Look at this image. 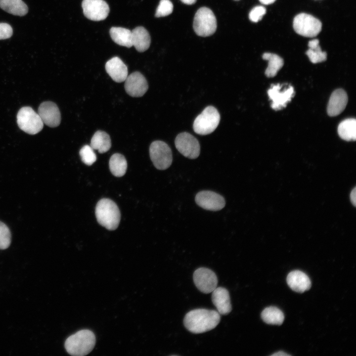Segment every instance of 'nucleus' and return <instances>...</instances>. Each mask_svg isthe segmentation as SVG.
I'll use <instances>...</instances> for the list:
<instances>
[{"instance_id":"obj_1","label":"nucleus","mask_w":356,"mask_h":356,"mask_svg":"<svg viewBox=\"0 0 356 356\" xmlns=\"http://www.w3.org/2000/svg\"><path fill=\"white\" fill-rule=\"evenodd\" d=\"M220 319V314L217 311L199 309L187 312L184 318L183 323L188 331L199 334L215 328Z\"/></svg>"},{"instance_id":"obj_2","label":"nucleus","mask_w":356,"mask_h":356,"mask_svg":"<svg viewBox=\"0 0 356 356\" xmlns=\"http://www.w3.org/2000/svg\"><path fill=\"white\" fill-rule=\"evenodd\" d=\"M95 337L88 329H83L70 336L65 342L67 352L72 356H83L90 353L94 347Z\"/></svg>"},{"instance_id":"obj_3","label":"nucleus","mask_w":356,"mask_h":356,"mask_svg":"<svg viewBox=\"0 0 356 356\" xmlns=\"http://www.w3.org/2000/svg\"><path fill=\"white\" fill-rule=\"evenodd\" d=\"M95 216L98 222L109 230L116 229L120 223V212L117 204L112 200L103 198L97 203Z\"/></svg>"},{"instance_id":"obj_4","label":"nucleus","mask_w":356,"mask_h":356,"mask_svg":"<svg viewBox=\"0 0 356 356\" xmlns=\"http://www.w3.org/2000/svg\"><path fill=\"white\" fill-rule=\"evenodd\" d=\"M220 118V115L215 107L207 106L195 118L193 125L194 131L200 135L210 134L217 128Z\"/></svg>"},{"instance_id":"obj_5","label":"nucleus","mask_w":356,"mask_h":356,"mask_svg":"<svg viewBox=\"0 0 356 356\" xmlns=\"http://www.w3.org/2000/svg\"><path fill=\"white\" fill-rule=\"evenodd\" d=\"M216 18L209 8L203 7L196 12L193 21V29L197 35L208 37L213 34L217 29Z\"/></svg>"},{"instance_id":"obj_6","label":"nucleus","mask_w":356,"mask_h":356,"mask_svg":"<svg viewBox=\"0 0 356 356\" xmlns=\"http://www.w3.org/2000/svg\"><path fill=\"white\" fill-rule=\"evenodd\" d=\"M17 122L19 128L30 134H35L43 129L44 123L39 114L30 107H23L18 111Z\"/></svg>"},{"instance_id":"obj_7","label":"nucleus","mask_w":356,"mask_h":356,"mask_svg":"<svg viewBox=\"0 0 356 356\" xmlns=\"http://www.w3.org/2000/svg\"><path fill=\"white\" fill-rule=\"evenodd\" d=\"M295 31L306 37H314L321 31V22L314 16L305 13L297 15L293 23Z\"/></svg>"},{"instance_id":"obj_8","label":"nucleus","mask_w":356,"mask_h":356,"mask_svg":"<svg viewBox=\"0 0 356 356\" xmlns=\"http://www.w3.org/2000/svg\"><path fill=\"white\" fill-rule=\"evenodd\" d=\"M149 154L154 166L158 170H166L172 164L171 149L164 141L156 140L152 142L149 147Z\"/></svg>"},{"instance_id":"obj_9","label":"nucleus","mask_w":356,"mask_h":356,"mask_svg":"<svg viewBox=\"0 0 356 356\" xmlns=\"http://www.w3.org/2000/svg\"><path fill=\"white\" fill-rule=\"evenodd\" d=\"M176 147L184 156L189 159L197 158L200 152V146L198 140L187 132L179 134L175 140Z\"/></svg>"},{"instance_id":"obj_10","label":"nucleus","mask_w":356,"mask_h":356,"mask_svg":"<svg viewBox=\"0 0 356 356\" xmlns=\"http://www.w3.org/2000/svg\"><path fill=\"white\" fill-rule=\"evenodd\" d=\"M282 86L279 84L272 85L267 91L268 97L272 101L271 107L275 110L285 107L295 94L294 88L290 85L282 90Z\"/></svg>"},{"instance_id":"obj_11","label":"nucleus","mask_w":356,"mask_h":356,"mask_svg":"<svg viewBox=\"0 0 356 356\" xmlns=\"http://www.w3.org/2000/svg\"><path fill=\"white\" fill-rule=\"evenodd\" d=\"M193 281L199 290L208 294L217 287L218 278L215 273L206 267H200L193 273Z\"/></svg>"},{"instance_id":"obj_12","label":"nucleus","mask_w":356,"mask_h":356,"mask_svg":"<svg viewBox=\"0 0 356 356\" xmlns=\"http://www.w3.org/2000/svg\"><path fill=\"white\" fill-rule=\"evenodd\" d=\"M82 6L85 16L92 21L103 20L109 12V5L104 0H83Z\"/></svg>"},{"instance_id":"obj_13","label":"nucleus","mask_w":356,"mask_h":356,"mask_svg":"<svg viewBox=\"0 0 356 356\" xmlns=\"http://www.w3.org/2000/svg\"><path fill=\"white\" fill-rule=\"evenodd\" d=\"M195 201L200 207L212 211L221 210L225 205V200L222 195L210 190H203L197 193Z\"/></svg>"},{"instance_id":"obj_14","label":"nucleus","mask_w":356,"mask_h":356,"mask_svg":"<svg viewBox=\"0 0 356 356\" xmlns=\"http://www.w3.org/2000/svg\"><path fill=\"white\" fill-rule=\"evenodd\" d=\"M125 81V90L132 97L143 96L148 89L145 78L139 72L132 73L127 76Z\"/></svg>"},{"instance_id":"obj_15","label":"nucleus","mask_w":356,"mask_h":356,"mask_svg":"<svg viewBox=\"0 0 356 356\" xmlns=\"http://www.w3.org/2000/svg\"><path fill=\"white\" fill-rule=\"evenodd\" d=\"M44 124L50 127H56L60 123L61 115L57 105L51 101L42 103L38 113Z\"/></svg>"},{"instance_id":"obj_16","label":"nucleus","mask_w":356,"mask_h":356,"mask_svg":"<svg viewBox=\"0 0 356 356\" xmlns=\"http://www.w3.org/2000/svg\"><path fill=\"white\" fill-rule=\"evenodd\" d=\"M348 95L343 89L335 90L331 94L327 107V114L330 116L340 114L345 108L348 102Z\"/></svg>"},{"instance_id":"obj_17","label":"nucleus","mask_w":356,"mask_h":356,"mask_svg":"<svg viewBox=\"0 0 356 356\" xmlns=\"http://www.w3.org/2000/svg\"><path fill=\"white\" fill-rule=\"evenodd\" d=\"M212 300L220 314L226 315L231 311L229 292L225 288L216 287L212 291Z\"/></svg>"},{"instance_id":"obj_18","label":"nucleus","mask_w":356,"mask_h":356,"mask_svg":"<svg viewBox=\"0 0 356 356\" xmlns=\"http://www.w3.org/2000/svg\"><path fill=\"white\" fill-rule=\"evenodd\" d=\"M105 70L113 81L117 83L124 82L128 75V68L118 57H114L105 64Z\"/></svg>"},{"instance_id":"obj_19","label":"nucleus","mask_w":356,"mask_h":356,"mask_svg":"<svg viewBox=\"0 0 356 356\" xmlns=\"http://www.w3.org/2000/svg\"><path fill=\"white\" fill-rule=\"evenodd\" d=\"M287 283L293 291L303 293L311 287L309 276L302 271L296 270L290 272L287 276Z\"/></svg>"},{"instance_id":"obj_20","label":"nucleus","mask_w":356,"mask_h":356,"mask_svg":"<svg viewBox=\"0 0 356 356\" xmlns=\"http://www.w3.org/2000/svg\"><path fill=\"white\" fill-rule=\"evenodd\" d=\"M133 46L139 52H144L149 47L151 39L148 31L143 27L139 26L132 31Z\"/></svg>"},{"instance_id":"obj_21","label":"nucleus","mask_w":356,"mask_h":356,"mask_svg":"<svg viewBox=\"0 0 356 356\" xmlns=\"http://www.w3.org/2000/svg\"><path fill=\"white\" fill-rule=\"evenodd\" d=\"M109 32L112 40L117 44L127 47L133 46L132 31L122 27H113Z\"/></svg>"},{"instance_id":"obj_22","label":"nucleus","mask_w":356,"mask_h":356,"mask_svg":"<svg viewBox=\"0 0 356 356\" xmlns=\"http://www.w3.org/2000/svg\"><path fill=\"white\" fill-rule=\"evenodd\" d=\"M0 8L6 12L17 16H24L28 11L27 5L22 0H0Z\"/></svg>"},{"instance_id":"obj_23","label":"nucleus","mask_w":356,"mask_h":356,"mask_svg":"<svg viewBox=\"0 0 356 356\" xmlns=\"http://www.w3.org/2000/svg\"><path fill=\"white\" fill-rule=\"evenodd\" d=\"M111 146V139L106 133L98 131L92 136L90 141V146L94 150H97L100 153L108 151Z\"/></svg>"},{"instance_id":"obj_24","label":"nucleus","mask_w":356,"mask_h":356,"mask_svg":"<svg viewBox=\"0 0 356 356\" xmlns=\"http://www.w3.org/2000/svg\"><path fill=\"white\" fill-rule=\"evenodd\" d=\"M340 137L346 141H355L356 138V121L354 118L347 119L342 121L338 127Z\"/></svg>"},{"instance_id":"obj_25","label":"nucleus","mask_w":356,"mask_h":356,"mask_svg":"<svg viewBox=\"0 0 356 356\" xmlns=\"http://www.w3.org/2000/svg\"><path fill=\"white\" fill-rule=\"evenodd\" d=\"M263 58L268 61V66L266 70L265 74L267 77H273L284 64L283 59L278 55L266 52L263 54Z\"/></svg>"},{"instance_id":"obj_26","label":"nucleus","mask_w":356,"mask_h":356,"mask_svg":"<svg viewBox=\"0 0 356 356\" xmlns=\"http://www.w3.org/2000/svg\"><path fill=\"white\" fill-rule=\"evenodd\" d=\"M109 165L111 173L115 177H122L126 172L127 160L125 157L121 154H114L109 160Z\"/></svg>"},{"instance_id":"obj_27","label":"nucleus","mask_w":356,"mask_h":356,"mask_svg":"<svg viewBox=\"0 0 356 356\" xmlns=\"http://www.w3.org/2000/svg\"><path fill=\"white\" fill-rule=\"evenodd\" d=\"M309 48L306 54L312 63L323 62L327 59V53L323 51L319 44L318 39H313L308 43Z\"/></svg>"},{"instance_id":"obj_28","label":"nucleus","mask_w":356,"mask_h":356,"mask_svg":"<svg viewBox=\"0 0 356 356\" xmlns=\"http://www.w3.org/2000/svg\"><path fill=\"white\" fill-rule=\"evenodd\" d=\"M261 317L266 323L274 325H281L284 319L282 312L275 307L265 309L262 312Z\"/></svg>"},{"instance_id":"obj_29","label":"nucleus","mask_w":356,"mask_h":356,"mask_svg":"<svg viewBox=\"0 0 356 356\" xmlns=\"http://www.w3.org/2000/svg\"><path fill=\"white\" fill-rule=\"evenodd\" d=\"M81 160L85 164L90 166L96 160V156L92 148L88 145H84L80 150Z\"/></svg>"},{"instance_id":"obj_30","label":"nucleus","mask_w":356,"mask_h":356,"mask_svg":"<svg viewBox=\"0 0 356 356\" xmlns=\"http://www.w3.org/2000/svg\"><path fill=\"white\" fill-rule=\"evenodd\" d=\"M11 233L8 227L0 221V249H5L10 245Z\"/></svg>"},{"instance_id":"obj_31","label":"nucleus","mask_w":356,"mask_h":356,"mask_svg":"<svg viewBox=\"0 0 356 356\" xmlns=\"http://www.w3.org/2000/svg\"><path fill=\"white\" fill-rule=\"evenodd\" d=\"M173 10V5L170 0H161L157 8L155 16L164 17L170 14Z\"/></svg>"},{"instance_id":"obj_32","label":"nucleus","mask_w":356,"mask_h":356,"mask_svg":"<svg viewBox=\"0 0 356 356\" xmlns=\"http://www.w3.org/2000/svg\"><path fill=\"white\" fill-rule=\"evenodd\" d=\"M266 13V9L264 6H257L250 11L249 17L252 22H257L262 19Z\"/></svg>"},{"instance_id":"obj_33","label":"nucleus","mask_w":356,"mask_h":356,"mask_svg":"<svg viewBox=\"0 0 356 356\" xmlns=\"http://www.w3.org/2000/svg\"><path fill=\"white\" fill-rule=\"evenodd\" d=\"M13 34L11 26L6 23H0V40L10 38Z\"/></svg>"},{"instance_id":"obj_34","label":"nucleus","mask_w":356,"mask_h":356,"mask_svg":"<svg viewBox=\"0 0 356 356\" xmlns=\"http://www.w3.org/2000/svg\"><path fill=\"white\" fill-rule=\"evenodd\" d=\"M356 187H354L350 194L351 201L354 206H356Z\"/></svg>"},{"instance_id":"obj_35","label":"nucleus","mask_w":356,"mask_h":356,"mask_svg":"<svg viewBox=\"0 0 356 356\" xmlns=\"http://www.w3.org/2000/svg\"><path fill=\"white\" fill-rule=\"evenodd\" d=\"M260 1L264 4H269L273 3L276 0H259Z\"/></svg>"},{"instance_id":"obj_36","label":"nucleus","mask_w":356,"mask_h":356,"mask_svg":"<svg viewBox=\"0 0 356 356\" xmlns=\"http://www.w3.org/2000/svg\"><path fill=\"white\" fill-rule=\"evenodd\" d=\"M271 356H290V355L286 354V353H284V352L280 351V352L275 353L274 354H273L272 355H271Z\"/></svg>"},{"instance_id":"obj_37","label":"nucleus","mask_w":356,"mask_h":356,"mask_svg":"<svg viewBox=\"0 0 356 356\" xmlns=\"http://www.w3.org/2000/svg\"><path fill=\"white\" fill-rule=\"evenodd\" d=\"M183 3L186 4H192L194 3L197 0H180Z\"/></svg>"}]
</instances>
